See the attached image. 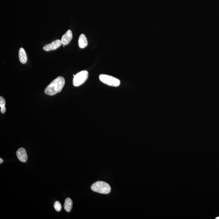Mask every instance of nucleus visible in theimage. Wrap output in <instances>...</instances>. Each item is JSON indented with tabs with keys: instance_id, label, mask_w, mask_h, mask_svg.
Here are the masks:
<instances>
[{
	"instance_id": "nucleus-8",
	"label": "nucleus",
	"mask_w": 219,
	"mask_h": 219,
	"mask_svg": "<svg viewBox=\"0 0 219 219\" xmlns=\"http://www.w3.org/2000/svg\"><path fill=\"white\" fill-rule=\"evenodd\" d=\"M88 45L87 39L84 34H82L80 35L78 39V45L80 48H85Z\"/></svg>"
},
{
	"instance_id": "nucleus-13",
	"label": "nucleus",
	"mask_w": 219,
	"mask_h": 219,
	"mask_svg": "<svg viewBox=\"0 0 219 219\" xmlns=\"http://www.w3.org/2000/svg\"><path fill=\"white\" fill-rule=\"evenodd\" d=\"M1 112L2 114L5 113L6 112V107H1Z\"/></svg>"
},
{
	"instance_id": "nucleus-9",
	"label": "nucleus",
	"mask_w": 219,
	"mask_h": 219,
	"mask_svg": "<svg viewBox=\"0 0 219 219\" xmlns=\"http://www.w3.org/2000/svg\"><path fill=\"white\" fill-rule=\"evenodd\" d=\"M19 58L20 61L23 64H26L27 61V54L24 50L21 48L19 51Z\"/></svg>"
},
{
	"instance_id": "nucleus-14",
	"label": "nucleus",
	"mask_w": 219,
	"mask_h": 219,
	"mask_svg": "<svg viewBox=\"0 0 219 219\" xmlns=\"http://www.w3.org/2000/svg\"><path fill=\"white\" fill-rule=\"evenodd\" d=\"M0 160H1V161H0V164H2V162H3V160H2L1 158H0Z\"/></svg>"
},
{
	"instance_id": "nucleus-2",
	"label": "nucleus",
	"mask_w": 219,
	"mask_h": 219,
	"mask_svg": "<svg viewBox=\"0 0 219 219\" xmlns=\"http://www.w3.org/2000/svg\"><path fill=\"white\" fill-rule=\"evenodd\" d=\"M91 189L95 192L102 194H108L111 191V187L109 185L102 181H98L92 185Z\"/></svg>"
},
{
	"instance_id": "nucleus-11",
	"label": "nucleus",
	"mask_w": 219,
	"mask_h": 219,
	"mask_svg": "<svg viewBox=\"0 0 219 219\" xmlns=\"http://www.w3.org/2000/svg\"><path fill=\"white\" fill-rule=\"evenodd\" d=\"M54 208L57 212H60L61 211L62 206L61 203L59 201H56L55 203Z\"/></svg>"
},
{
	"instance_id": "nucleus-7",
	"label": "nucleus",
	"mask_w": 219,
	"mask_h": 219,
	"mask_svg": "<svg viewBox=\"0 0 219 219\" xmlns=\"http://www.w3.org/2000/svg\"><path fill=\"white\" fill-rule=\"evenodd\" d=\"M73 35L72 31L68 30L61 38V42L64 45H67L69 44L72 39Z\"/></svg>"
},
{
	"instance_id": "nucleus-5",
	"label": "nucleus",
	"mask_w": 219,
	"mask_h": 219,
	"mask_svg": "<svg viewBox=\"0 0 219 219\" xmlns=\"http://www.w3.org/2000/svg\"><path fill=\"white\" fill-rule=\"evenodd\" d=\"M62 44L61 40L57 39V40L54 41L50 44L46 45L43 47V49L44 50L46 51L55 50L61 46Z\"/></svg>"
},
{
	"instance_id": "nucleus-4",
	"label": "nucleus",
	"mask_w": 219,
	"mask_h": 219,
	"mask_svg": "<svg viewBox=\"0 0 219 219\" xmlns=\"http://www.w3.org/2000/svg\"><path fill=\"white\" fill-rule=\"evenodd\" d=\"M99 78L102 82L109 86H118L120 84V81L112 76L102 74L99 76Z\"/></svg>"
},
{
	"instance_id": "nucleus-12",
	"label": "nucleus",
	"mask_w": 219,
	"mask_h": 219,
	"mask_svg": "<svg viewBox=\"0 0 219 219\" xmlns=\"http://www.w3.org/2000/svg\"><path fill=\"white\" fill-rule=\"evenodd\" d=\"M6 105V101L2 96L0 97V107H5Z\"/></svg>"
},
{
	"instance_id": "nucleus-6",
	"label": "nucleus",
	"mask_w": 219,
	"mask_h": 219,
	"mask_svg": "<svg viewBox=\"0 0 219 219\" xmlns=\"http://www.w3.org/2000/svg\"><path fill=\"white\" fill-rule=\"evenodd\" d=\"M16 155L18 159L22 162H27L28 156L25 149L23 148H20L18 149L16 152Z\"/></svg>"
},
{
	"instance_id": "nucleus-1",
	"label": "nucleus",
	"mask_w": 219,
	"mask_h": 219,
	"mask_svg": "<svg viewBox=\"0 0 219 219\" xmlns=\"http://www.w3.org/2000/svg\"><path fill=\"white\" fill-rule=\"evenodd\" d=\"M65 83V79L63 77H57L46 88L45 94L49 95H55L61 91Z\"/></svg>"
},
{
	"instance_id": "nucleus-3",
	"label": "nucleus",
	"mask_w": 219,
	"mask_h": 219,
	"mask_svg": "<svg viewBox=\"0 0 219 219\" xmlns=\"http://www.w3.org/2000/svg\"><path fill=\"white\" fill-rule=\"evenodd\" d=\"M88 77V72L87 71H81L74 76L73 84L75 86H78L82 85L86 81Z\"/></svg>"
},
{
	"instance_id": "nucleus-10",
	"label": "nucleus",
	"mask_w": 219,
	"mask_h": 219,
	"mask_svg": "<svg viewBox=\"0 0 219 219\" xmlns=\"http://www.w3.org/2000/svg\"><path fill=\"white\" fill-rule=\"evenodd\" d=\"M73 202L72 199L68 198L65 200L64 203V208L67 212H69L72 208Z\"/></svg>"
},
{
	"instance_id": "nucleus-15",
	"label": "nucleus",
	"mask_w": 219,
	"mask_h": 219,
	"mask_svg": "<svg viewBox=\"0 0 219 219\" xmlns=\"http://www.w3.org/2000/svg\"><path fill=\"white\" fill-rule=\"evenodd\" d=\"M216 219H219V217H216Z\"/></svg>"
}]
</instances>
